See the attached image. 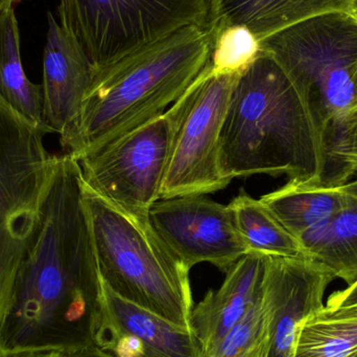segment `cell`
Listing matches in <instances>:
<instances>
[{
  "label": "cell",
  "mask_w": 357,
  "mask_h": 357,
  "mask_svg": "<svg viewBox=\"0 0 357 357\" xmlns=\"http://www.w3.org/2000/svg\"><path fill=\"white\" fill-rule=\"evenodd\" d=\"M102 280L83 202L79 163L56 156L38 222L0 323L4 351L92 346Z\"/></svg>",
  "instance_id": "cell-1"
},
{
  "label": "cell",
  "mask_w": 357,
  "mask_h": 357,
  "mask_svg": "<svg viewBox=\"0 0 357 357\" xmlns=\"http://www.w3.org/2000/svg\"><path fill=\"white\" fill-rule=\"evenodd\" d=\"M220 163L231 181L284 175L321 184L324 137L295 84L264 52L233 88L220 133Z\"/></svg>",
  "instance_id": "cell-2"
},
{
  "label": "cell",
  "mask_w": 357,
  "mask_h": 357,
  "mask_svg": "<svg viewBox=\"0 0 357 357\" xmlns=\"http://www.w3.org/2000/svg\"><path fill=\"white\" fill-rule=\"evenodd\" d=\"M212 45L209 27L191 25L94 69L79 113L60 135L64 154L77 160L165 113L205 68Z\"/></svg>",
  "instance_id": "cell-3"
},
{
  "label": "cell",
  "mask_w": 357,
  "mask_h": 357,
  "mask_svg": "<svg viewBox=\"0 0 357 357\" xmlns=\"http://www.w3.org/2000/svg\"><path fill=\"white\" fill-rule=\"evenodd\" d=\"M83 202L102 282L116 295L190 328L189 270L149 218L119 209L84 183Z\"/></svg>",
  "instance_id": "cell-4"
},
{
  "label": "cell",
  "mask_w": 357,
  "mask_h": 357,
  "mask_svg": "<svg viewBox=\"0 0 357 357\" xmlns=\"http://www.w3.org/2000/svg\"><path fill=\"white\" fill-rule=\"evenodd\" d=\"M260 44L261 52L295 84L326 142L356 108V19L345 10L324 13L272 33Z\"/></svg>",
  "instance_id": "cell-5"
},
{
  "label": "cell",
  "mask_w": 357,
  "mask_h": 357,
  "mask_svg": "<svg viewBox=\"0 0 357 357\" xmlns=\"http://www.w3.org/2000/svg\"><path fill=\"white\" fill-rule=\"evenodd\" d=\"M211 0H60V24L94 69L160 41L183 27L209 24Z\"/></svg>",
  "instance_id": "cell-6"
},
{
  "label": "cell",
  "mask_w": 357,
  "mask_h": 357,
  "mask_svg": "<svg viewBox=\"0 0 357 357\" xmlns=\"http://www.w3.org/2000/svg\"><path fill=\"white\" fill-rule=\"evenodd\" d=\"M241 75H218L209 62L178 100L161 199L206 195L231 183L220 163V133Z\"/></svg>",
  "instance_id": "cell-7"
},
{
  "label": "cell",
  "mask_w": 357,
  "mask_h": 357,
  "mask_svg": "<svg viewBox=\"0 0 357 357\" xmlns=\"http://www.w3.org/2000/svg\"><path fill=\"white\" fill-rule=\"evenodd\" d=\"M177 109L165 113L77 159L88 187L119 209L149 218L160 199Z\"/></svg>",
  "instance_id": "cell-8"
},
{
  "label": "cell",
  "mask_w": 357,
  "mask_h": 357,
  "mask_svg": "<svg viewBox=\"0 0 357 357\" xmlns=\"http://www.w3.org/2000/svg\"><path fill=\"white\" fill-rule=\"evenodd\" d=\"M149 220L189 270L210 264L226 274L248 254L230 206L205 195L159 199L151 208Z\"/></svg>",
  "instance_id": "cell-9"
},
{
  "label": "cell",
  "mask_w": 357,
  "mask_h": 357,
  "mask_svg": "<svg viewBox=\"0 0 357 357\" xmlns=\"http://www.w3.org/2000/svg\"><path fill=\"white\" fill-rule=\"evenodd\" d=\"M92 346L111 357H206L190 328L123 299L102 281Z\"/></svg>",
  "instance_id": "cell-10"
},
{
  "label": "cell",
  "mask_w": 357,
  "mask_h": 357,
  "mask_svg": "<svg viewBox=\"0 0 357 357\" xmlns=\"http://www.w3.org/2000/svg\"><path fill=\"white\" fill-rule=\"evenodd\" d=\"M333 276L304 257H270L264 282L266 357H295L306 319L324 304Z\"/></svg>",
  "instance_id": "cell-11"
},
{
  "label": "cell",
  "mask_w": 357,
  "mask_h": 357,
  "mask_svg": "<svg viewBox=\"0 0 357 357\" xmlns=\"http://www.w3.org/2000/svg\"><path fill=\"white\" fill-rule=\"evenodd\" d=\"M45 135L0 96V222L39 208L56 157L46 150Z\"/></svg>",
  "instance_id": "cell-12"
},
{
  "label": "cell",
  "mask_w": 357,
  "mask_h": 357,
  "mask_svg": "<svg viewBox=\"0 0 357 357\" xmlns=\"http://www.w3.org/2000/svg\"><path fill=\"white\" fill-rule=\"evenodd\" d=\"M43 54V119L50 133L62 135L81 109L94 67L75 37L48 12Z\"/></svg>",
  "instance_id": "cell-13"
},
{
  "label": "cell",
  "mask_w": 357,
  "mask_h": 357,
  "mask_svg": "<svg viewBox=\"0 0 357 357\" xmlns=\"http://www.w3.org/2000/svg\"><path fill=\"white\" fill-rule=\"evenodd\" d=\"M270 256L248 253L226 273L224 282L193 307L190 329L207 354L261 295Z\"/></svg>",
  "instance_id": "cell-14"
},
{
  "label": "cell",
  "mask_w": 357,
  "mask_h": 357,
  "mask_svg": "<svg viewBox=\"0 0 357 357\" xmlns=\"http://www.w3.org/2000/svg\"><path fill=\"white\" fill-rule=\"evenodd\" d=\"M351 0H211V31L243 25L261 41L272 33L324 13L348 12Z\"/></svg>",
  "instance_id": "cell-15"
},
{
  "label": "cell",
  "mask_w": 357,
  "mask_h": 357,
  "mask_svg": "<svg viewBox=\"0 0 357 357\" xmlns=\"http://www.w3.org/2000/svg\"><path fill=\"white\" fill-rule=\"evenodd\" d=\"M348 197L340 187L289 181L280 188L262 195L260 201L299 241L306 233L326 224L345 207Z\"/></svg>",
  "instance_id": "cell-16"
},
{
  "label": "cell",
  "mask_w": 357,
  "mask_h": 357,
  "mask_svg": "<svg viewBox=\"0 0 357 357\" xmlns=\"http://www.w3.org/2000/svg\"><path fill=\"white\" fill-rule=\"evenodd\" d=\"M348 195L345 207L299 241L304 258L351 287L357 282V197Z\"/></svg>",
  "instance_id": "cell-17"
},
{
  "label": "cell",
  "mask_w": 357,
  "mask_h": 357,
  "mask_svg": "<svg viewBox=\"0 0 357 357\" xmlns=\"http://www.w3.org/2000/svg\"><path fill=\"white\" fill-rule=\"evenodd\" d=\"M15 8L8 6L0 12V96L25 121L50 134L44 123L42 85L27 79L21 62Z\"/></svg>",
  "instance_id": "cell-18"
},
{
  "label": "cell",
  "mask_w": 357,
  "mask_h": 357,
  "mask_svg": "<svg viewBox=\"0 0 357 357\" xmlns=\"http://www.w3.org/2000/svg\"><path fill=\"white\" fill-rule=\"evenodd\" d=\"M248 253L304 257L301 243L259 199L241 191L229 203Z\"/></svg>",
  "instance_id": "cell-19"
},
{
  "label": "cell",
  "mask_w": 357,
  "mask_h": 357,
  "mask_svg": "<svg viewBox=\"0 0 357 357\" xmlns=\"http://www.w3.org/2000/svg\"><path fill=\"white\" fill-rule=\"evenodd\" d=\"M357 354V303L324 305L302 325L295 357H354Z\"/></svg>",
  "instance_id": "cell-20"
},
{
  "label": "cell",
  "mask_w": 357,
  "mask_h": 357,
  "mask_svg": "<svg viewBox=\"0 0 357 357\" xmlns=\"http://www.w3.org/2000/svg\"><path fill=\"white\" fill-rule=\"evenodd\" d=\"M37 222L38 210L17 212L0 222V323L12 303Z\"/></svg>",
  "instance_id": "cell-21"
},
{
  "label": "cell",
  "mask_w": 357,
  "mask_h": 357,
  "mask_svg": "<svg viewBox=\"0 0 357 357\" xmlns=\"http://www.w3.org/2000/svg\"><path fill=\"white\" fill-rule=\"evenodd\" d=\"M213 31L210 70L213 75H241L261 54L255 33L243 25H227Z\"/></svg>",
  "instance_id": "cell-22"
},
{
  "label": "cell",
  "mask_w": 357,
  "mask_h": 357,
  "mask_svg": "<svg viewBox=\"0 0 357 357\" xmlns=\"http://www.w3.org/2000/svg\"><path fill=\"white\" fill-rule=\"evenodd\" d=\"M326 167L321 184L340 187L357 174V109L327 136Z\"/></svg>",
  "instance_id": "cell-23"
},
{
  "label": "cell",
  "mask_w": 357,
  "mask_h": 357,
  "mask_svg": "<svg viewBox=\"0 0 357 357\" xmlns=\"http://www.w3.org/2000/svg\"><path fill=\"white\" fill-rule=\"evenodd\" d=\"M268 316L264 289L253 305L227 335L210 348L206 357H248L266 340Z\"/></svg>",
  "instance_id": "cell-24"
},
{
  "label": "cell",
  "mask_w": 357,
  "mask_h": 357,
  "mask_svg": "<svg viewBox=\"0 0 357 357\" xmlns=\"http://www.w3.org/2000/svg\"><path fill=\"white\" fill-rule=\"evenodd\" d=\"M357 303V282L343 291H337L328 298L326 305L331 307L351 305Z\"/></svg>",
  "instance_id": "cell-25"
},
{
  "label": "cell",
  "mask_w": 357,
  "mask_h": 357,
  "mask_svg": "<svg viewBox=\"0 0 357 357\" xmlns=\"http://www.w3.org/2000/svg\"><path fill=\"white\" fill-rule=\"evenodd\" d=\"M62 357H111L104 352L96 349L93 346L90 347L79 348V349L68 350L62 352Z\"/></svg>",
  "instance_id": "cell-26"
},
{
  "label": "cell",
  "mask_w": 357,
  "mask_h": 357,
  "mask_svg": "<svg viewBox=\"0 0 357 357\" xmlns=\"http://www.w3.org/2000/svg\"><path fill=\"white\" fill-rule=\"evenodd\" d=\"M6 357H62L56 350H31V351L8 352Z\"/></svg>",
  "instance_id": "cell-27"
},
{
  "label": "cell",
  "mask_w": 357,
  "mask_h": 357,
  "mask_svg": "<svg viewBox=\"0 0 357 357\" xmlns=\"http://www.w3.org/2000/svg\"><path fill=\"white\" fill-rule=\"evenodd\" d=\"M340 188L344 192L347 193V195H354V197H357V178L356 180L349 181V182L344 184L343 186H340Z\"/></svg>",
  "instance_id": "cell-28"
},
{
  "label": "cell",
  "mask_w": 357,
  "mask_h": 357,
  "mask_svg": "<svg viewBox=\"0 0 357 357\" xmlns=\"http://www.w3.org/2000/svg\"><path fill=\"white\" fill-rule=\"evenodd\" d=\"M248 357H266V340Z\"/></svg>",
  "instance_id": "cell-29"
},
{
  "label": "cell",
  "mask_w": 357,
  "mask_h": 357,
  "mask_svg": "<svg viewBox=\"0 0 357 357\" xmlns=\"http://www.w3.org/2000/svg\"><path fill=\"white\" fill-rule=\"evenodd\" d=\"M20 0H0V12L8 6H16Z\"/></svg>",
  "instance_id": "cell-30"
},
{
  "label": "cell",
  "mask_w": 357,
  "mask_h": 357,
  "mask_svg": "<svg viewBox=\"0 0 357 357\" xmlns=\"http://www.w3.org/2000/svg\"><path fill=\"white\" fill-rule=\"evenodd\" d=\"M348 12L357 20V0H351V3H350V8Z\"/></svg>",
  "instance_id": "cell-31"
},
{
  "label": "cell",
  "mask_w": 357,
  "mask_h": 357,
  "mask_svg": "<svg viewBox=\"0 0 357 357\" xmlns=\"http://www.w3.org/2000/svg\"><path fill=\"white\" fill-rule=\"evenodd\" d=\"M354 89H356V108L357 109V63L356 67V73H354ZM354 109V110H356Z\"/></svg>",
  "instance_id": "cell-32"
},
{
  "label": "cell",
  "mask_w": 357,
  "mask_h": 357,
  "mask_svg": "<svg viewBox=\"0 0 357 357\" xmlns=\"http://www.w3.org/2000/svg\"><path fill=\"white\" fill-rule=\"evenodd\" d=\"M6 352L4 351L3 348L1 347V345H0V357H6Z\"/></svg>",
  "instance_id": "cell-33"
},
{
  "label": "cell",
  "mask_w": 357,
  "mask_h": 357,
  "mask_svg": "<svg viewBox=\"0 0 357 357\" xmlns=\"http://www.w3.org/2000/svg\"><path fill=\"white\" fill-rule=\"evenodd\" d=\"M354 357H357V354H356V356H354Z\"/></svg>",
  "instance_id": "cell-34"
}]
</instances>
